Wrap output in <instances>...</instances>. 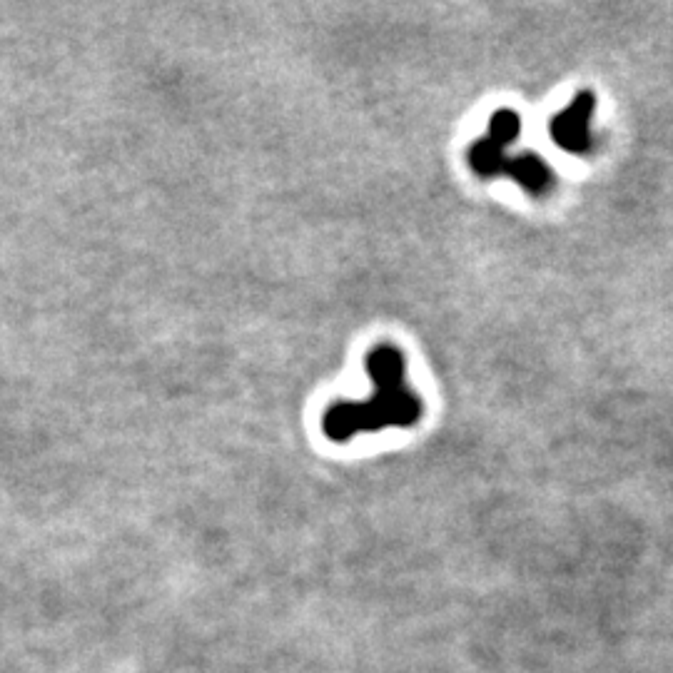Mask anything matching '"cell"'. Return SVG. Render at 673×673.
I'll list each match as a JSON object with an SVG mask.
<instances>
[{
    "mask_svg": "<svg viewBox=\"0 0 673 673\" xmlns=\"http://www.w3.org/2000/svg\"><path fill=\"white\" fill-rule=\"evenodd\" d=\"M502 175L514 180L531 197H546L556 187V172L539 153L509 155Z\"/></svg>",
    "mask_w": 673,
    "mask_h": 673,
    "instance_id": "cell-4",
    "label": "cell"
},
{
    "mask_svg": "<svg viewBox=\"0 0 673 673\" xmlns=\"http://www.w3.org/2000/svg\"><path fill=\"white\" fill-rule=\"evenodd\" d=\"M594 110L596 95L591 90L576 93L574 100L549 120V133L556 148L571 155H589L594 148V133H591Z\"/></svg>",
    "mask_w": 673,
    "mask_h": 673,
    "instance_id": "cell-3",
    "label": "cell"
},
{
    "mask_svg": "<svg viewBox=\"0 0 673 673\" xmlns=\"http://www.w3.org/2000/svg\"><path fill=\"white\" fill-rule=\"evenodd\" d=\"M369 379L374 384L372 397L364 402L339 399L330 404L322 417V432L330 442L347 444L362 432L382 429H409L422 419V397L407 384V359L394 344H377L364 357Z\"/></svg>",
    "mask_w": 673,
    "mask_h": 673,
    "instance_id": "cell-1",
    "label": "cell"
},
{
    "mask_svg": "<svg viewBox=\"0 0 673 673\" xmlns=\"http://www.w3.org/2000/svg\"><path fill=\"white\" fill-rule=\"evenodd\" d=\"M521 133V118L514 110L504 108L489 118L487 133L467 150L469 168L477 172L479 177H497L502 175V168L509 158L506 150L516 143Z\"/></svg>",
    "mask_w": 673,
    "mask_h": 673,
    "instance_id": "cell-2",
    "label": "cell"
}]
</instances>
